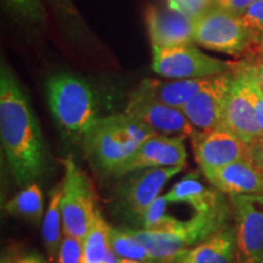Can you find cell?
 Masks as SVG:
<instances>
[{"mask_svg":"<svg viewBox=\"0 0 263 263\" xmlns=\"http://www.w3.org/2000/svg\"><path fill=\"white\" fill-rule=\"evenodd\" d=\"M194 43L230 57H250L257 49L241 16L210 6L194 17Z\"/></svg>","mask_w":263,"mask_h":263,"instance_id":"obj_4","label":"cell"},{"mask_svg":"<svg viewBox=\"0 0 263 263\" xmlns=\"http://www.w3.org/2000/svg\"><path fill=\"white\" fill-rule=\"evenodd\" d=\"M257 0H215L213 6L221 8L227 11L241 15L249 6H251Z\"/></svg>","mask_w":263,"mask_h":263,"instance_id":"obj_28","label":"cell"},{"mask_svg":"<svg viewBox=\"0 0 263 263\" xmlns=\"http://www.w3.org/2000/svg\"><path fill=\"white\" fill-rule=\"evenodd\" d=\"M154 134L149 127L124 112L100 116L85 136L82 147L91 164L114 174Z\"/></svg>","mask_w":263,"mask_h":263,"instance_id":"obj_2","label":"cell"},{"mask_svg":"<svg viewBox=\"0 0 263 263\" xmlns=\"http://www.w3.org/2000/svg\"><path fill=\"white\" fill-rule=\"evenodd\" d=\"M151 47L170 48L194 43V18L178 10L151 5L145 12Z\"/></svg>","mask_w":263,"mask_h":263,"instance_id":"obj_13","label":"cell"},{"mask_svg":"<svg viewBox=\"0 0 263 263\" xmlns=\"http://www.w3.org/2000/svg\"><path fill=\"white\" fill-rule=\"evenodd\" d=\"M209 80L210 77L170 81L146 78V80L141 81L139 88L153 95L161 103L182 110L205 87Z\"/></svg>","mask_w":263,"mask_h":263,"instance_id":"obj_18","label":"cell"},{"mask_svg":"<svg viewBox=\"0 0 263 263\" xmlns=\"http://www.w3.org/2000/svg\"><path fill=\"white\" fill-rule=\"evenodd\" d=\"M224 126L236 137H239L249 147L263 138L254 106L234 68H233L232 84L227 94Z\"/></svg>","mask_w":263,"mask_h":263,"instance_id":"obj_14","label":"cell"},{"mask_svg":"<svg viewBox=\"0 0 263 263\" xmlns=\"http://www.w3.org/2000/svg\"><path fill=\"white\" fill-rule=\"evenodd\" d=\"M234 70L236 74L239 76L242 85H244V89L248 94L250 101L252 103L256 117H257L258 124L261 127L263 134V90L261 85H259L257 71H256L254 62L251 61V59L245 58L244 60L236 61Z\"/></svg>","mask_w":263,"mask_h":263,"instance_id":"obj_22","label":"cell"},{"mask_svg":"<svg viewBox=\"0 0 263 263\" xmlns=\"http://www.w3.org/2000/svg\"><path fill=\"white\" fill-rule=\"evenodd\" d=\"M232 80L233 70L210 77L205 87L182 108L196 132H209L224 126L226 100Z\"/></svg>","mask_w":263,"mask_h":263,"instance_id":"obj_11","label":"cell"},{"mask_svg":"<svg viewBox=\"0 0 263 263\" xmlns=\"http://www.w3.org/2000/svg\"><path fill=\"white\" fill-rule=\"evenodd\" d=\"M250 161L263 176V138L250 146Z\"/></svg>","mask_w":263,"mask_h":263,"instance_id":"obj_29","label":"cell"},{"mask_svg":"<svg viewBox=\"0 0 263 263\" xmlns=\"http://www.w3.org/2000/svg\"><path fill=\"white\" fill-rule=\"evenodd\" d=\"M108 244L121 259L129 261H154L145 246L122 228H110Z\"/></svg>","mask_w":263,"mask_h":263,"instance_id":"obj_23","label":"cell"},{"mask_svg":"<svg viewBox=\"0 0 263 263\" xmlns=\"http://www.w3.org/2000/svg\"><path fill=\"white\" fill-rule=\"evenodd\" d=\"M182 170V167L149 168L127 174L126 178L118 183L115 189L114 212L116 216L136 223L141 228L146 210L160 196L164 184Z\"/></svg>","mask_w":263,"mask_h":263,"instance_id":"obj_6","label":"cell"},{"mask_svg":"<svg viewBox=\"0 0 263 263\" xmlns=\"http://www.w3.org/2000/svg\"><path fill=\"white\" fill-rule=\"evenodd\" d=\"M0 136L16 182L32 184L44 172L47 147L27 95L4 62L0 68Z\"/></svg>","mask_w":263,"mask_h":263,"instance_id":"obj_1","label":"cell"},{"mask_svg":"<svg viewBox=\"0 0 263 263\" xmlns=\"http://www.w3.org/2000/svg\"><path fill=\"white\" fill-rule=\"evenodd\" d=\"M202 173L217 190L229 196L263 195V176L250 160L236 161Z\"/></svg>","mask_w":263,"mask_h":263,"instance_id":"obj_15","label":"cell"},{"mask_svg":"<svg viewBox=\"0 0 263 263\" xmlns=\"http://www.w3.org/2000/svg\"><path fill=\"white\" fill-rule=\"evenodd\" d=\"M171 203H188L195 213L229 212L230 207L222 195L213 189L206 188L199 180L196 172L186 174L166 194Z\"/></svg>","mask_w":263,"mask_h":263,"instance_id":"obj_16","label":"cell"},{"mask_svg":"<svg viewBox=\"0 0 263 263\" xmlns=\"http://www.w3.org/2000/svg\"><path fill=\"white\" fill-rule=\"evenodd\" d=\"M65 176L61 186L60 211L64 234L83 241L99 210L90 179L71 156L62 161Z\"/></svg>","mask_w":263,"mask_h":263,"instance_id":"obj_5","label":"cell"},{"mask_svg":"<svg viewBox=\"0 0 263 263\" xmlns=\"http://www.w3.org/2000/svg\"><path fill=\"white\" fill-rule=\"evenodd\" d=\"M240 16L246 28L254 37L257 48L263 45V0H257Z\"/></svg>","mask_w":263,"mask_h":263,"instance_id":"obj_25","label":"cell"},{"mask_svg":"<svg viewBox=\"0 0 263 263\" xmlns=\"http://www.w3.org/2000/svg\"><path fill=\"white\" fill-rule=\"evenodd\" d=\"M124 114L161 136L185 139L195 132L182 110L161 103L139 87L129 97Z\"/></svg>","mask_w":263,"mask_h":263,"instance_id":"obj_9","label":"cell"},{"mask_svg":"<svg viewBox=\"0 0 263 263\" xmlns=\"http://www.w3.org/2000/svg\"><path fill=\"white\" fill-rule=\"evenodd\" d=\"M188 157L183 138L154 134L144 141L114 176L123 177L132 172L149 168H184Z\"/></svg>","mask_w":263,"mask_h":263,"instance_id":"obj_12","label":"cell"},{"mask_svg":"<svg viewBox=\"0 0 263 263\" xmlns=\"http://www.w3.org/2000/svg\"><path fill=\"white\" fill-rule=\"evenodd\" d=\"M111 227L98 211L95 221L83 240V255L82 263H104L108 250V233Z\"/></svg>","mask_w":263,"mask_h":263,"instance_id":"obj_21","label":"cell"},{"mask_svg":"<svg viewBox=\"0 0 263 263\" xmlns=\"http://www.w3.org/2000/svg\"><path fill=\"white\" fill-rule=\"evenodd\" d=\"M47 99L62 137L82 145L100 117L97 94L91 85L77 76L55 74L47 83Z\"/></svg>","mask_w":263,"mask_h":263,"instance_id":"obj_3","label":"cell"},{"mask_svg":"<svg viewBox=\"0 0 263 263\" xmlns=\"http://www.w3.org/2000/svg\"><path fill=\"white\" fill-rule=\"evenodd\" d=\"M120 263H173V262L160 261V259H154V261H129V259H121Z\"/></svg>","mask_w":263,"mask_h":263,"instance_id":"obj_33","label":"cell"},{"mask_svg":"<svg viewBox=\"0 0 263 263\" xmlns=\"http://www.w3.org/2000/svg\"><path fill=\"white\" fill-rule=\"evenodd\" d=\"M60 199H61V186H57L51 190L50 201L45 211L42 226V236L47 249L49 259L51 262L57 261L59 250H60L62 241V218L60 211Z\"/></svg>","mask_w":263,"mask_h":263,"instance_id":"obj_19","label":"cell"},{"mask_svg":"<svg viewBox=\"0 0 263 263\" xmlns=\"http://www.w3.org/2000/svg\"><path fill=\"white\" fill-rule=\"evenodd\" d=\"M59 2H60L64 6H66V4H68V0H59Z\"/></svg>","mask_w":263,"mask_h":263,"instance_id":"obj_34","label":"cell"},{"mask_svg":"<svg viewBox=\"0 0 263 263\" xmlns=\"http://www.w3.org/2000/svg\"><path fill=\"white\" fill-rule=\"evenodd\" d=\"M194 157L201 171L216 170L236 161L250 160V147L226 126L209 132H194Z\"/></svg>","mask_w":263,"mask_h":263,"instance_id":"obj_10","label":"cell"},{"mask_svg":"<svg viewBox=\"0 0 263 263\" xmlns=\"http://www.w3.org/2000/svg\"><path fill=\"white\" fill-rule=\"evenodd\" d=\"M18 258H16L15 254H4L2 256V262L0 263H16Z\"/></svg>","mask_w":263,"mask_h":263,"instance_id":"obj_32","label":"cell"},{"mask_svg":"<svg viewBox=\"0 0 263 263\" xmlns=\"http://www.w3.org/2000/svg\"><path fill=\"white\" fill-rule=\"evenodd\" d=\"M246 58L251 59V61L254 62L256 71H257V78H258L259 85H261L263 90V45H259V47L256 49L250 57H246Z\"/></svg>","mask_w":263,"mask_h":263,"instance_id":"obj_30","label":"cell"},{"mask_svg":"<svg viewBox=\"0 0 263 263\" xmlns=\"http://www.w3.org/2000/svg\"><path fill=\"white\" fill-rule=\"evenodd\" d=\"M16 263H45V262H44V258H43L41 255L37 254V252H35V254L33 252V254L20 257Z\"/></svg>","mask_w":263,"mask_h":263,"instance_id":"obj_31","label":"cell"},{"mask_svg":"<svg viewBox=\"0 0 263 263\" xmlns=\"http://www.w3.org/2000/svg\"><path fill=\"white\" fill-rule=\"evenodd\" d=\"M167 201L166 196H159L157 199L151 203L149 209L146 210L145 215L143 217V222H141V228L145 230H160L168 229V227L172 224L174 217L166 215L167 210Z\"/></svg>","mask_w":263,"mask_h":263,"instance_id":"obj_24","label":"cell"},{"mask_svg":"<svg viewBox=\"0 0 263 263\" xmlns=\"http://www.w3.org/2000/svg\"><path fill=\"white\" fill-rule=\"evenodd\" d=\"M82 255H83V241L64 234L57 263H82Z\"/></svg>","mask_w":263,"mask_h":263,"instance_id":"obj_26","label":"cell"},{"mask_svg":"<svg viewBox=\"0 0 263 263\" xmlns=\"http://www.w3.org/2000/svg\"><path fill=\"white\" fill-rule=\"evenodd\" d=\"M151 51L153 71L168 80L213 77L232 71L236 64V61L210 57L193 44L170 48L151 47Z\"/></svg>","mask_w":263,"mask_h":263,"instance_id":"obj_7","label":"cell"},{"mask_svg":"<svg viewBox=\"0 0 263 263\" xmlns=\"http://www.w3.org/2000/svg\"><path fill=\"white\" fill-rule=\"evenodd\" d=\"M235 219V263H263V195L230 196Z\"/></svg>","mask_w":263,"mask_h":263,"instance_id":"obj_8","label":"cell"},{"mask_svg":"<svg viewBox=\"0 0 263 263\" xmlns=\"http://www.w3.org/2000/svg\"><path fill=\"white\" fill-rule=\"evenodd\" d=\"M235 227L228 226L205 241L182 252L173 263H235Z\"/></svg>","mask_w":263,"mask_h":263,"instance_id":"obj_17","label":"cell"},{"mask_svg":"<svg viewBox=\"0 0 263 263\" xmlns=\"http://www.w3.org/2000/svg\"><path fill=\"white\" fill-rule=\"evenodd\" d=\"M21 15L32 21H41L44 17V9L39 0H6Z\"/></svg>","mask_w":263,"mask_h":263,"instance_id":"obj_27","label":"cell"},{"mask_svg":"<svg viewBox=\"0 0 263 263\" xmlns=\"http://www.w3.org/2000/svg\"><path fill=\"white\" fill-rule=\"evenodd\" d=\"M5 211L11 216L21 217L38 224L43 218L44 202L43 194L37 183L29 184L5 205Z\"/></svg>","mask_w":263,"mask_h":263,"instance_id":"obj_20","label":"cell"}]
</instances>
